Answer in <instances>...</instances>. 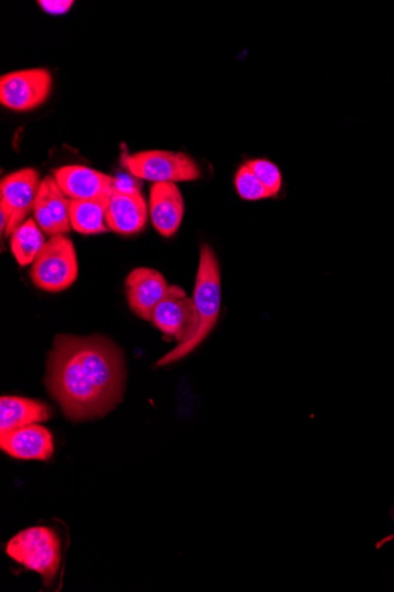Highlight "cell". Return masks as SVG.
<instances>
[{
	"label": "cell",
	"instance_id": "obj_1",
	"mask_svg": "<svg viewBox=\"0 0 394 592\" xmlns=\"http://www.w3.org/2000/svg\"><path fill=\"white\" fill-rule=\"evenodd\" d=\"M46 387L73 422L96 419L123 397V354L101 336L59 335L48 359Z\"/></svg>",
	"mask_w": 394,
	"mask_h": 592
},
{
	"label": "cell",
	"instance_id": "obj_2",
	"mask_svg": "<svg viewBox=\"0 0 394 592\" xmlns=\"http://www.w3.org/2000/svg\"><path fill=\"white\" fill-rule=\"evenodd\" d=\"M193 301L199 316V326L193 339L180 343L158 360L157 367L172 364L188 356L212 332L217 325L221 310V272L217 255L204 243L200 251V263L197 269Z\"/></svg>",
	"mask_w": 394,
	"mask_h": 592
},
{
	"label": "cell",
	"instance_id": "obj_3",
	"mask_svg": "<svg viewBox=\"0 0 394 592\" xmlns=\"http://www.w3.org/2000/svg\"><path fill=\"white\" fill-rule=\"evenodd\" d=\"M7 553L18 564L40 573L44 586L49 588L61 567V539L48 527L29 528L11 539Z\"/></svg>",
	"mask_w": 394,
	"mask_h": 592
},
{
	"label": "cell",
	"instance_id": "obj_4",
	"mask_svg": "<svg viewBox=\"0 0 394 592\" xmlns=\"http://www.w3.org/2000/svg\"><path fill=\"white\" fill-rule=\"evenodd\" d=\"M79 276L74 242L65 235L50 237L30 270L32 283L48 292H61L73 285Z\"/></svg>",
	"mask_w": 394,
	"mask_h": 592
},
{
	"label": "cell",
	"instance_id": "obj_5",
	"mask_svg": "<svg viewBox=\"0 0 394 592\" xmlns=\"http://www.w3.org/2000/svg\"><path fill=\"white\" fill-rule=\"evenodd\" d=\"M134 177L154 184H177L199 180L203 172L190 155L183 152L146 150L124 160Z\"/></svg>",
	"mask_w": 394,
	"mask_h": 592
},
{
	"label": "cell",
	"instance_id": "obj_6",
	"mask_svg": "<svg viewBox=\"0 0 394 592\" xmlns=\"http://www.w3.org/2000/svg\"><path fill=\"white\" fill-rule=\"evenodd\" d=\"M53 80L48 69H25L0 79V103L14 112H30L49 98Z\"/></svg>",
	"mask_w": 394,
	"mask_h": 592
},
{
	"label": "cell",
	"instance_id": "obj_7",
	"mask_svg": "<svg viewBox=\"0 0 394 592\" xmlns=\"http://www.w3.org/2000/svg\"><path fill=\"white\" fill-rule=\"evenodd\" d=\"M153 324L178 344L194 337L199 326V316L193 299L180 287L172 285L165 299L158 303L152 315Z\"/></svg>",
	"mask_w": 394,
	"mask_h": 592
},
{
	"label": "cell",
	"instance_id": "obj_8",
	"mask_svg": "<svg viewBox=\"0 0 394 592\" xmlns=\"http://www.w3.org/2000/svg\"><path fill=\"white\" fill-rule=\"evenodd\" d=\"M40 173L34 168L17 170L2 180L0 186V206L10 214L7 237H10L33 212L40 187Z\"/></svg>",
	"mask_w": 394,
	"mask_h": 592
},
{
	"label": "cell",
	"instance_id": "obj_9",
	"mask_svg": "<svg viewBox=\"0 0 394 592\" xmlns=\"http://www.w3.org/2000/svg\"><path fill=\"white\" fill-rule=\"evenodd\" d=\"M53 178L70 200L107 199L114 194V177L86 166L61 167Z\"/></svg>",
	"mask_w": 394,
	"mask_h": 592
},
{
	"label": "cell",
	"instance_id": "obj_10",
	"mask_svg": "<svg viewBox=\"0 0 394 592\" xmlns=\"http://www.w3.org/2000/svg\"><path fill=\"white\" fill-rule=\"evenodd\" d=\"M70 201L55 178L46 177L42 180L32 214L45 236L66 235L73 229L70 222Z\"/></svg>",
	"mask_w": 394,
	"mask_h": 592
},
{
	"label": "cell",
	"instance_id": "obj_11",
	"mask_svg": "<svg viewBox=\"0 0 394 592\" xmlns=\"http://www.w3.org/2000/svg\"><path fill=\"white\" fill-rule=\"evenodd\" d=\"M125 290L135 315L152 321L153 312L165 299L169 285L163 273L151 268H137L128 274Z\"/></svg>",
	"mask_w": 394,
	"mask_h": 592
},
{
	"label": "cell",
	"instance_id": "obj_12",
	"mask_svg": "<svg viewBox=\"0 0 394 592\" xmlns=\"http://www.w3.org/2000/svg\"><path fill=\"white\" fill-rule=\"evenodd\" d=\"M0 448L15 459L48 461L55 443L48 428L35 424L0 434Z\"/></svg>",
	"mask_w": 394,
	"mask_h": 592
},
{
	"label": "cell",
	"instance_id": "obj_13",
	"mask_svg": "<svg viewBox=\"0 0 394 592\" xmlns=\"http://www.w3.org/2000/svg\"><path fill=\"white\" fill-rule=\"evenodd\" d=\"M149 215L155 230L164 237H173L184 220L185 201L176 184H154L151 188Z\"/></svg>",
	"mask_w": 394,
	"mask_h": 592
},
{
	"label": "cell",
	"instance_id": "obj_14",
	"mask_svg": "<svg viewBox=\"0 0 394 592\" xmlns=\"http://www.w3.org/2000/svg\"><path fill=\"white\" fill-rule=\"evenodd\" d=\"M148 205L141 194L124 195L114 191L106 208V225L122 236L139 233L148 221Z\"/></svg>",
	"mask_w": 394,
	"mask_h": 592
},
{
	"label": "cell",
	"instance_id": "obj_15",
	"mask_svg": "<svg viewBox=\"0 0 394 592\" xmlns=\"http://www.w3.org/2000/svg\"><path fill=\"white\" fill-rule=\"evenodd\" d=\"M51 415V408L38 399L3 396L0 398V434L45 423Z\"/></svg>",
	"mask_w": 394,
	"mask_h": 592
},
{
	"label": "cell",
	"instance_id": "obj_16",
	"mask_svg": "<svg viewBox=\"0 0 394 592\" xmlns=\"http://www.w3.org/2000/svg\"><path fill=\"white\" fill-rule=\"evenodd\" d=\"M107 199L71 200V228L82 235H101L110 232L106 225Z\"/></svg>",
	"mask_w": 394,
	"mask_h": 592
},
{
	"label": "cell",
	"instance_id": "obj_17",
	"mask_svg": "<svg viewBox=\"0 0 394 592\" xmlns=\"http://www.w3.org/2000/svg\"><path fill=\"white\" fill-rule=\"evenodd\" d=\"M10 238L11 251L21 267L33 264L48 241L38 222L31 218L24 221Z\"/></svg>",
	"mask_w": 394,
	"mask_h": 592
},
{
	"label": "cell",
	"instance_id": "obj_18",
	"mask_svg": "<svg viewBox=\"0 0 394 592\" xmlns=\"http://www.w3.org/2000/svg\"><path fill=\"white\" fill-rule=\"evenodd\" d=\"M235 184L238 195L243 200L258 201L272 198V195L256 176V173L246 164L238 169Z\"/></svg>",
	"mask_w": 394,
	"mask_h": 592
},
{
	"label": "cell",
	"instance_id": "obj_19",
	"mask_svg": "<svg viewBox=\"0 0 394 592\" xmlns=\"http://www.w3.org/2000/svg\"><path fill=\"white\" fill-rule=\"evenodd\" d=\"M246 165L256 173V176L268 191H270L272 197L280 194L282 187V174L274 163L266 159H256Z\"/></svg>",
	"mask_w": 394,
	"mask_h": 592
},
{
	"label": "cell",
	"instance_id": "obj_20",
	"mask_svg": "<svg viewBox=\"0 0 394 592\" xmlns=\"http://www.w3.org/2000/svg\"><path fill=\"white\" fill-rule=\"evenodd\" d=\"M136 179L133 174H121V176L114 177V191L124 195L141 194Z\"/></svg>",
	"mask_w": 394,
	"mask_h": 592
},
{
	"label": "cell",
	"instance_id": "obj_21",
	"mask_svg": "<svg viewBox=\"0 0 394 592\" xmlns=\"http://www.w3.org/2000/svg\"><path fill=\"white\" fill-rule=\"evenodd\" d=\"M39 6L49 14L61 15L65 14L73 8V0H40Z\"/></svg>",
	"mask_w": 394,
	"mask_h": 592
},
{
	"label": "cell",
	"instance_id": "obj_22",
	"mask_svg": "<svg viewBox=\"0 0 394 592\" xmlns=\"http://www.w3.org/2000/svg\"><path fill=\"white\" fill-rule=\"evenodd\" d=\"M394 515V513H393ZM394 517V516H393Z\"/></svg>",
	"mask_w": 394,
	"mask_h": 592
}]
</instances>
